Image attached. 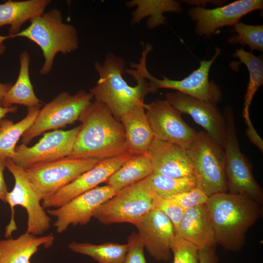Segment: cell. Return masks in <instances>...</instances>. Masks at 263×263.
Here are the masks:
<instances>
[{"mask_svg": "<svg viewBox=\"0 0 263 263\" xmlns=\"http://www.w3.org/2000/svg\"><path fill=\"white\" fill-rule=\"evenodd\" d=\"M173 263H199L198 249L192 243L175 235L170 246Z\"/></svg>", "mask_w": 263, "mask_h": 263, "instance_id": "32", "label": "cell"}, {"mask_svg": "<svg viewBox=\"0 0 263 263\" xmlns=\"http://www.w3.org/2000/svg\"><path fill=\"white\" fill-rule=\"evenodd\" d=\"M5 167V160L0 158V200L4 203H6V198L9 192L3 176Z\"/></svg>", "mask_w": 263, "mask_h": 263, "instance_id": "37", "label": "cell"}, {"mask_svg": "<svg viewBox=\"0 0 263 263\" xmlns=\"http://www.w3.org/2000/svg\"><path fill=\"white\" fill-rule=\"evenodd\" d=\"M12 86V84L11 83H0V105L1 106V103L5 94Z\"/></svg>", "mask_w": 263, "mask_h": 263, "instance_id": "39", "label": "cell"}, {"mask_svg": "<svg viewBox=\"0 0 263 263\" xmlns=\"http://www.w3.org/2000/svg\"><path fill=\"white\" fill-rule=\"evenodd\" d=\"M198 250L215 247L214 233L206 204L185 210L177 234Z\"/></svg>", "mask_w": 263, "mask_h": 263, "instance_id": "20", "label": "cell"}, {"mask_svg": "<svg viewBox=\"0 0 263 263\" xmlns=\"http://www.w3.org/2000/svg\"><path fill=\"white\" fill-rule=\"evenodd\" d=\"M100 160L67 156L35 165L25 171L42 201L93 168Z\"/></svg>", "mask_w": 263, "mask_h": 263, "instance_id": "11", "label": "cell"}, {"mask_svg": "<svg viewBox=\"0 0 263 263\" xmlns=\"http://www.w3.org/2000/svg\"><path fill=\"white\" fill-rule=\"evenodd\" d=\"M18 107L16 106L3 107L0 105V121L4 117L7 113H16Z\"/></svg>", "mask_w": 263, "mask_h": 263, "instance_id": "38", "label": "cell"}, {"mask_svg": "<svg viewBox=\"0 0 263 263\" xmlns=\"http://www.w3.org/2000/svg\"><path fill=\"white\" fill-rule=\"evenodd\" d=\"M30 56L27 51L19 56L20 68L16 82L5 94L1 103L3 107L13 104L22 105L28 108L41 106V101L37 97L29 75Z\"/></svg>", "mask_w": 263, "mask_h": 263, "instance_id": "26", "label": "cell"}, {"mask_svg": "<svg viewBox=\"0 0 263 263\" xmlns=\"http://www.w3.org/2000/svg\"><path fill=\"white\" fill-rule=\"evenodd\" d=\"M198 253L199 263H217L218 261L215 247L199 250Z\"/></svg>", "mask_w": 263, "mask_h": 263, "instance_id": "36", "label": "cell"}, {"mask_svg": "<svg viewBox=\"0 0 263 263\" xmlns=\"http://www.w3.org/2000/svg\"><path fill=\"white\" fill-rule=\"evenodd\" d=\"M172 199L183 209L187 210L206 204L208 196L198 187L189 191L173 196Z\"/></svg>", "mask_w": 263, "mask_h": 263, "instance_id": "34", "label": "cell"}, {"mask_svg": "<svg viewBox=\"0 0 263 263\" xmlns=\"http://www.w3.org/2000/svg\"><path fill=\"white\" fill-rule=\"evenodd\" d=\"M40 106L28 108L26 116L18 122L5 120L0 123V158L12 159L19 138L34 123Z\"/></svg>", "mask_w": 263, "mask_h": 263, "instance_id": "28", "label": "cell"}, {"mask_svg": "<svg viewBox=\"0 0 263 263\" xmlns=\"http://www.w3.org/2000/svg\"><path fill=\"white\" fill-rule=\"evenodd\" d=\"M5 50L6 46H5L3 41H1L0 38V56L2 55L4 53Z\"/></svg>", "mask_w": 263, "mask_h": 263, "instance_id": "40", "label": "cell"}, {"mask_svg": "<svg viewBox=\"0 0 263 263\" xmlns=\"http://www.w3.org/2000/svg\"><path fill=\"white\" fill-rule=\"evenodd\" d=\"M144 104L136 106L119 119L125 130L127 152L133 155L147 154L155 138Z\"/></svg>", "mask_w": 263, "mask_h": 263, "instance_id": "21", "label": "cell"}, {"mask_svg": "<svg viewBox=\"0 0 263 263\" xmlns=\"http://www.w3.org/2000/svg\"><path fill=\"white\" fill-rule=\"evenodd\" d=\"M116 193L108 185L97 187L73 198L61 207L47 210L56 218L54 226L60 234L70 225H84L94 216L96 209Z\"/></svg>", "mask_w": 263, "mask_h": 263, "instance_id": "15", "label": "cell"}, {"mask_svg": "<svg viewBox=\"0 0 263 263\" xmlns=\"http://www.w3.org/2000/svg\"><path fill=\"white\" fill-rule=\"evenodd\" d=\"M78 120L80 129L69 157L102 160L128 153L124 127L104 104L92 102Z\"/></svg>", "mask_w": 263, "mask_h": 263, "instance_id": "2", "label": "cell"}, {"mask_svg": "<svg viewBox=\"0 0 263 263\" xmlns=\"http://www.w3.org/2000/svg\"><path fill=\"white\" fill-rule=\"evenodd\" d=\"M133 155H123L102 159L93 168L84 172L52 196L43 200L44 208H58L75 197L95 188L103 183Z\"/></svg>", "mask_w": 263, "mask_h": 263, "instance_id": "16", "label": "cell"}, {"mask_svg": "<svg viewBox=\"0 0 263 263\" xmlns=\"http://www.w3.org/2000/svg\"><path fill=\"white\" fill-rule=\"evenodd\" d=\"M55 240L53 234L38 236L25 232L16 239L0 240V263H31L41 246L47 248Z\"/></svg>", "mask_w": 263, "mask_h": 263, "instance_id": "22", "label": "cell"}, {"mask_svg": "<svg viewBox=\"0 0 263 263\" xmlns=\"http://www.w3.org/2000/svg\"><path fill=\"white\" fill-rule=\"evenodd\" d=\"M221 53L220 49L216 48L210 59L200 61L197 69L181 80L171 79L165 76L160 79L152 75L147 67L148 54L146 52L142 53L138 63H132L131 67L146 79L150 93L162 88L173 89L199 100L217 105L222 100V92L214 81L209 80L208 75L212 64Z\"/></svg>", "mask_w": 263, "mask_h": 263, "instance_id": "5", "label": "cell"}, {"mask_svg": "<svg viewBox=\"0 0 263 263\" xmlns=\"http://www.w3.org/2000/svg\"><path fill=\"white\" fill-rule=\"evenodd\" d=\"M155 139L176 144L185 150L196 139L198 132L183 119L182 113L166 99L144 104Z\"/></svg>", "mask_w": 263, "mask_h": 263, "instance_id": "13", "label": "cell"}, {"mask_svg": "<svg viewBox=\"0 0 263 263\" xmlns=\"http://www.w3.org/2000/svg\"><path fill=\"white\" fill-rule=\"evenodd\" d=\"M233 56L239 59V61H233L230 66L234 70L237 71L241 63L244 64L247 67L249 79L244 95L243 116L244 118L247 128L253 127L250 120L249 109L252 99L259 88L263 84V61L262 56H257L252 52H247L243 47L235 50Z\"/></svg>", "mask_w": 263, "mask_h": 263, "instance_id": "25", "label": "cell"}, {"mask_svg": "<svg viewBox=\"0 0 263 263\" xmlns=\"http://www.w3.org/2000/svg\"><path fill=\"white\" fill-rule=\"evenodd\" d=\"M50 0H9L0 4V27L9 25L8 35L19 33L27 20L44 13Z\"/></svg>", "mask_w": 263, "mask_h": 263, "instance_id": "23", "label": "cell"}, {"mask_svg": "<svg viewBox=\"0 0 263 263\" xmlns=\"http://www.w3.org/2000/svg\"><path fill=\"white\" fill-rule=\"evenodd\" d=\"M136 227L144 247L155 260H170L171 244L175 233L171 222L164 213L152 208Z\"/></svg>", "mask_w": 263, "mask_h": 263, "instance_id": "18", "label": "cell"}, {"mask_svg": "<svg viewBox=\"0 0 263 263\" xmlns=\"http://www.w3.org/2000/svg\"><path fill=\"white\" fill-rule=\"evenodd\" d=\"M147 154L154 173L173 178L194 175L186 150L176 144L154 138Z\"/></svg>", "mask_w": 263, "mask_h": 263, "instance_id": "19", "label": "cell"}, {"mask_svg": "<svg viewBox=\"0 0 263 263\" xmlns=\"http://www.w3.org/2000/svg\"><path fill=\"white\" fill-rule=\"evenodd\" d=\"M147 178L116 193L96 209L93 217L105 225L128 223L136 226L154 208L155 197Z\"/></svg>", "mask_w": 263, "mask_h": 263, "instance_id": "9", "label": "cell"}, {"mask_svg": "<svg viewBox=\"0 0 263 263\" xmlns=\"http://www.w3.org/2000/svg\"><path fill=\"white\" fill-rule=\"evenodd\" d=\"M224 115L226 132L223 149L227 190L229 193L246 196L262 205L263 189L255 180L248 162L241 152L234 113L230 106L225 107Z\"/></svg>", "mask_w": 263, "mask_h": 263, "instance_id": "7", "label": "cell"}, {"mask_svg": "<svg viewBox=\"0 0 263 263\" xmlns=\"http://www.w3.org/2000/svg\"><path fill=\"white\" fill-rule=\"evenodd\" d=\"M263 7L262 0H238L213 9L192 7L188 10V15L195 22L196 34L209 38L218 29L234 26L244 16Z\"/></svg>", "mask_w": 263, "mask_h": 263, "instance_id": "14", "label": "cell"}, {"mask_svg": "<svg viewBox=\"0 0 263 263\" xmlns=\"http://www.w3.org/2000/svg\"><path fill=\"white\" fill-rule=\"evenodd\" d=\"M80 127V125L67 131L56 130L46 132L32 147L23 144L17 146L15 155L11 159L25 169L36 165L69 156Z\"/></svg>", "mask_w": 263, "mask_h": 263, "instance_id": "12", "label": "cell"}, {"mask_svg": "<svg viewBox=\"0 0 263 263\" xmlns=\"http://www.w3.org/2000/svg\"><path fill=\"white\" fill-rule=\"evenodd\" d=\"M147 180L154 196L162 199H169L197 187L194 175L173 178L152 173Z\"/></svg>", "mask_w": 263, "mask_h": 263, "instance_id": "30", "label": "cell"}, {"mask_svg": "<svg viewBox=\"0 0 263 263\" xmlns=\"http://www.w3.org/2000/svg\"><path fill=\"white\" fill-rule=\"evenodd\" d=\"M128 250L123 263H147L144 246L138 234L132 233L128 238Z\"/></svg>", "mask_w": 263, "mask_h": 263, "instance_id": "35", "label": "cell"}, {"mask_svg": "<svg viewBox=\"0 0 263 263\" xmlns=\"http://www.w3.org/2000/svg\"><path fill=\"white\" fill-rule=\"evenodd\" d=\"M126 6L135 7L132 15V25L138 23L143 19L149 17L146 26L150 29L167 23L164 13H178L182 10L180 2L174 0H132L128 1Z\"/></svg>", "mask_w": 263, "mask_h": 263, "instance_id": "24", "label": "cell"}, {"mask_svg": "<svg viewBox=\"0 0 263 263\" xmlns=\"http://www.w3.org/2000/svg\"><path fill=\"white\" fill-rule=\"evenodd\" d=\"M166 99L177 110L189 115L223 148L226 132L225 116L214 104L179 92L168 93Z\"/></svg>", "mask_w": 263, "mask_h": 263, "instance_id": "17", "label": "cell"}, {"mask_svg": "<svg viewBox=\"0 0 263 263\" xmlns=\"http://www.w3.org/2000/svg\"><path fill=\"white\" fill-rule=\"evenodd\" d=\"M69 248L77 253L89 256L98 263H123L128 244L107 243L95 244L73 242Z\"/></svg>", "mask_w": 263, "mask_h": 263, "instance_id": "29", "label": "cell"}, {"mask_svg": "<svg viewBox=\"0 0 263 263\" xmlns=\"http://www.w3.org/2000/svg\"><path fill=\"white\" fill-rule=\"evenodd\" d=\"M152 173L151 161L148 154L132 155L108 178L106 183L116 193L147 178Z\"/></svg>", "mask_w": 263, "mask_h": 263, "instance_id": "27", "label": "cell"}, {"mask_svg": "<svg viewBox=\"0 0 263 263\" xmlns=\"http://www.w3.org/2000/svg\"><path fill=\"white\" fill-rule=\"evenodd\" d=\"M93 98L89 92L84 90L74 94L60 93L39 110L34 123L22 135V144L27 145L46 131L57 130L78 120Z\"/></svg>", "mask_w": 263, "mask_h": 263, "instance_id": "10", "label": "cell"}, {"mask_svg": "<svg viewBox=\"0 0 263 263\" xmlns=\"http://www.w3.org/2000/svg\"><path fill=\"white\" fill-rule=\"evenodd\" d=\"M125 66L124 59L112 53L102 63L96 61L94 66L99 78L89 91L118 121L132 108L145 103V96L150 93L146 79L133 68L125 69Z\"/></svg>", "mask_w": 263, "mask_h": 263, "instance_id": "1", "label": "cell"}, {"mask_svg": "<svg viewBox=\"0 0 263 263\" xmlns=\"http://www.w3.org/2000/svg\"><path fill=\"white\" fill-rule=\"evenodd\" d=\"M186 151L193 165L197 187L208 197L227 192L224 149L202 131Z\"/></svg>", "mask_w": 263, "mask_h": 263, "instance_id": "6", "label": "cell"}, {"mask_svg": "<svg viewBox=\"0 0 263 263\" xmlns=\"http://www.w3.org/2000/svg\"><path fill=\"white\" fill-rule=\"evenodd\" d=\"M206 204L216 244L228 251L241 250L246 232L262 215L261 205L246 196L227 192L208 197Z\"/></svg>", "mask_w": 263, "mask_h": 263, "instance_id": "3", "label": "cell"}, {"mask_svg": "<svg viewBox=\"0 0 263 263\" xmlns=\"http://www.w3.org/2000/svg\"><path fill=\"white\" fill-rule=\"evenodd\" d=\"M154 208L159 209L167 216L173 226L175 234H177L185 210L172 199L157 197L155 198Z\"/></svg>", "mask_w": 263, "mask_h": 263, "instance_id": "33", "label": "cell"}, {"mask_svg": "<svg viewBox=\"0 0 263 263\" xmlns=\"http://www.w3.org/2000/svg\"><path fill=\"white\" fill-rule=\"evenodd\" d=\"M5 166L15 180L14 187L6 198V203L11 210L10 222L5 228L6 238H12V233L18 228L14 216V208L17 206H20L26 210L28 219L25 232L37 236L43 234L50 227L51 219L42 206L38 193L29 180L24 169L11 158L5 160Z\"/></svg>", "mask_w": 263, "mask_h": 263, "instance_id": "8", "label": "cell"}, {"mask_svg": "<svg viewBox=\"0 0 263 263\" xmlns=\"http://www.w3.org/2000/svg\"><path fill=\"white\" fill-rule=\"evenodd\" d=\"M26 28L11 36H1L0 39L25 38L36 43L42 51L44 63L39 70L46 75L52 70L56 54H66L78 48L79 42L76 29L72 24L64 23L60 10L54 8L36 16L30 20Z\"/></svg>", "mask_w": 263, "mask_h": 263, "instance_id": "4", "label": "cell"}, {"mask_svg": "<svg viewBox=\"0 0 263 263\" xmlns=\"http://www.w3.org/2000/svg\"><path fill=\"white\" fill-rule=\"evenodd\" d=\"M237 35L228 39L229 43H239L242 46H248L253 50L263 51V25H252L240 21L234 26Z\"/></svg>", "mask_w": 263, "mask_h": 263, "instance_id": "31", "label": "cell"}]
</instances>
